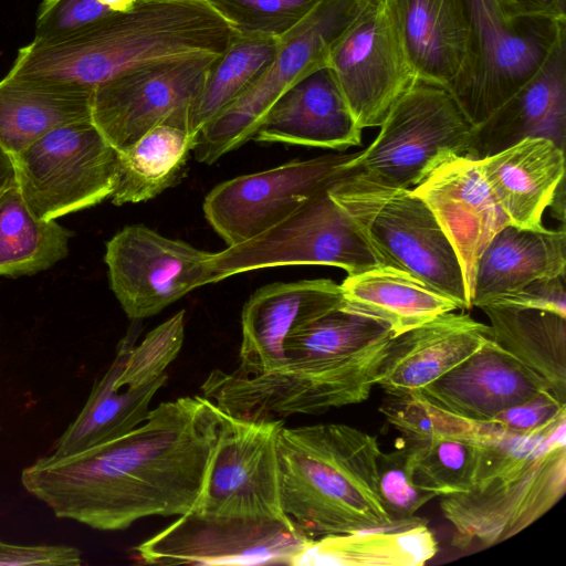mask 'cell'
<instances>
[{
    "instance_id": "1",
    "label": "cell",
    "mask_w": 566,
    "mask_h": 566,
    "mask_svg": "<svg viewBox=\"0 0 566 566\" xmlns=\"http://www.w3.org/2000/svg\"><path fill=\"white\" fill-rule=\"evenodd\" d=\"M218 407L200 396L160 402L132 431L23 468V489L57 518L123 531L148 516L192 511L219 434Z\"/></svg>"
},
{
    "instance_id": "2",
    "label": "cell",
    "mask_w": 566,
    "mask_h": 566,
    "mask_svg": "<svg viewBox=\"0 0 566 566\" xmlns=\"http://www.w3.org/2000/svg\"><path fill=\"white\" fill-rule=\"evenodd\" d=\"M234 33L210 0H138L62 38L32 40L7 75L94 90L144 66L219 55Z\"/></svg>"
},
{
    "instance_id": "3",
    "label": "cell",
    "mask_w": 566,
    "mask_h": 566,
    "mask_svg": "<svg viewBox=\"0 0 566 566\" xmlns=\"http://www.w3.org/2000/svg\"><path fill=\"white\" fill-rule=\"evenodd\" d=\"M380 451L376 436L348 424L283 426L277 437L283 512L312 539L395 525L378 490Z\"/></svg>"
},
{
    "instance_id": "4",
    "label": "cell",
    "mask_w": 566,
    "mask_h": 566,
    "mask_svg": "<svg viewBox=\"0 0 566 566\" xmlns=\"http://www.w3.org/2000/svg\"><path fill=\"white\" fill-rule=\"evenodd\" d=\"M328 192L355 222L380 265L410 274L460 310L472 307L455 250L412 189L385 186L348 170Z\"/></svg>"
},
{
    "instance_id": "5",
    "label": "cell",
    "mask_w": 566,
    "mask_h": 566,
    "mask_svg": "<svg viewBox=\"0 0 566 566\" xmlns=\"http://www.w3.org/2000/svg\"><path fill=\"white\" fill-rule=\"evenodd\" d=\"M368 0H316L277 38L276 52L258 81L196 134V159L212 164L253 138L272 105L293 85L328 67L331 53Z\"/></svg>"
},
{
    "instance_id": "6",
    "label": "cell",
    "mask_w": 566,
    "mask_h": 566,
    "mask_svg": "<svg viewBox=\"0 0 566 566\" xmlns=\"http://www.w3.org/2000/svg\"><path fill=\"white\" fill-rule=\"evenodd\" d=\"M470 34L465 65L450 87L473 126L482 123L543 65L566 38V20H511L499 0H459Z\"/></svg>"
},
{
    "instance_id": "7",
    "label": "cell",
    "mask_w": 566,
    "mask_h": 566,
    "mask_svg": "<svg viewBox=\"0 0 566 566\" xmlns=\"http://www.w3.org/2000/svg\"><path fill=\"white\" fill-rule=\"evenodd\" d=\"M472 129L448 90L418 82L345 169L385 186L412 189L448 159L464 156Z\"/></svg>"
},
{
    "instance_id": "8",
    "label": "cell",
    "mask_w": 566,
    "mask_h": 566,
    "mask_svg": "<svg viewBox=\"0 0 566 566\" xmlns=\"http://www.w3.org/2000/svg\"><path fill=\"white\" fill-rule=\"evenodd\" d=\"M566 491V424L536 453L476 483L441 496L453 527L451 544L492 546L524 531L554 507Z\"/></svg>"
},
{
    "instance_id": "9",
    "label": "cell",
    "mask_w": 566,
    "mask_h": 566,
    "mask_svg": "<svg viewBox=\"0 0 566 566\" xmlns=\"http://www.w3.org/2000/svg\"><path fill=\"white\" fill-rule=\"evenodd\" d=\"M387 342L338 365L318 369H279L252 376L212 370L203 397L224 412L250 418L272 413L317 415L366 400L377 385Z\"/></svg>"
},
{
    "instance_id": "10",
    "label": "cell",
    "mask_w": 566,
    "mask_h": 566,
    "mask_svg": "<svg viewBox=\"0 0 566 566\" xmlns=\"http://www.w3.org/2000/svg\"><path fill=\"white\" fill-rule=\"evenodd\" d=\"M117 150L91 118L56 127L12 158L14 179L41 219L93 207L109 198Z\"/></svg>"
},
{
    "instance_id": "11",
    "label": "cell",
    "mask_w": 566,
    "mask_h": 566,
    "mask_svg": "<svg viewBox=\"0 0 566 566\" xmlns=\"http://www.w3.org/2000/svg\"><path fill=\"white\" fill-rule=\"evenodd\" d=\"M324 189L261 234L211 254L214 282L238 273L301 264L337 266L348 275L380 265L350 217Z\"/></svg>"
},
{
    "instance_id": "12",
    "label": "cell",
    "mask_w": 566,
    "mask_h": 566,
    "mask_svg": "<svg viewBox=\"0 0 566 566\" xmlns=\"http://www.w3.org/2000/svg\"><path fill=\"white\" fill-rule=\"evenodd\" d=\"M218 412L217 443L192 511L293 524L280 496L277 437L283 420Z\"/></svg>"
},
{
    "instance_id": "13",
    "label": "cell",
    "mask_w": 566,
    "mask_h": 566,
    "mask_svg": "<svg viewBox=\"0 0 566 566\" xmlns=\"http://www.w3.org/2000/svg\"><path fill=\"white\" fill-rule=\"evenodd\" d=\"M328 67L361 129L380 126L419 82L389 0H368L334 46Z\"/></svg>"
},
{
    "instance_id": "14",
    "label": "cell",
    "mask_w": 566,
    "mask_h": 566,
    "mask_svg": "<svg viewBox=\"0 0 566 566\" xmlns=\"http://www.w3.org/2000/svg\"><path fill=\"white\" fill-rule=\"evenodd\" d=\"M313 541L292 523L189 511L134 552L156 565H294Z\"/></svg>"
},
{
    "instance_id": "15",
    "label": "cell",
    "mask_w": 566,
    "mask_h": 566,
    "mask_svg": "<svg viewBox=\"0 0 566 566\" xmlns=\"http://www.w3.org/2000/svg\"><path fill=\"white\" fill-rule=\"evenodd\" d=\"M354 154H328L242 175L216 186L203 212L228 247L248 241L284 220L348 170Z\"/></svg>"
},
{
    "instance_id": "16",
    "label": "cell",
    "mask_w": 566,
    "mask_h": 566,
    "mask_svg": "<svg viewBox=\"0 0 566 566\" xmlns=\"http://www.w3.org/2000/svg\"><path fill=\"white\" fill-rule=\"evenodd\" d=\"M217 56L153 64L96 86L91 120L117 153L159 124L189 127L190 108Z\"/></svg>"
},
{
    "instance_id": "17",
    "label": "cell",
    "mask_w": 566,
    "mask_h": 566,
    "mask_svg": "<svg viewBox=\"0 0 566 566\" xmlns=\"http://www.w3.org/2000/svg\"><path fill=\"white\" fill-rule=\"evenodd\" d=\"M211 254L137 224L125 227L106 243L104 259L122 308L130 319L142 321L214 283Z\"/></svg>"
},
{
    "instance_id": "18",
    "label": "cell",
    "mask_w": 566,
    "mask_h": 566,
    "mask_svg": "<svg viewBox=\"0 0 566 566\" xmlns=\"http://www.w3.org/2000/svg\"><path fill=\"white\" fill-rule=\"evenodd\" d=\"M433 212L460 260L471 302L475 265L509 220L495 202L476 160L454 156L412 188Z\"/></svg>"
},
{
    "instance_id": "19",
    "label": "cell",
    "mask_w": 566,
    "mask_h": 566,
    "mask_svg": "<svg viewBox=\"0 0 566 566\" xmlns=\"http://www.w3.org/2000/svg\"><path fill=\"white\" fill-rule=\"evenodd\" d=\"M342 304L340 285L328 279L280 282L256 290L242 310L240 364L234 371L252 376L283 367L286 336Z\"/></svg>"
},
{
    "instance_id": "20",
    "label": "cell",
    "mask_w": 566,
    "mask_h": 566,
    "mask_svg": "<svg viewBox=\"0 0 566 566\" xmlns=\"http://www.w3.org/2000/svg\"><path fill=\"white\" fill-rule=\"evenodd\" d=\"M527 138H546L565 150L566 38L533 76L473 126L464 157L480 160Z\"/></svg>"
},
{
    "instance_id": "21",
    "label": "cell",
    "mask_w": 566,
    "mask_h": 566,
    "mask_svg": "<svg viewBox=\"0 0 566 566\" xmlns=\"http://www.w3.org/2000/svg\"><path fill=\"white\" fill-rule=\"evenodd\" d=\"M547 390L553 391L541 376L491 338L416 392L448 412L486 422L501 410Z\"/></svg>"
},
{
    "instance_id": "22",
    "label": "cell",
    "mask_w": 566,
    "mask_h": 566,
    "mask_svg": "<svg viewBox=\"0 0 566 566\" xmlns=\"http://www.w3.org/2000/svg\"><path fill=\"white\" fill-rule=\"evenodd\" d=\"M491 338L490 326L470 315L441 314L390 338L377 386L394 397L419 391Z\"/></svg>"
},
{
    "instance_id": "23",
    "label": "cell",
    "mask_w": 566,
    "mask_h": 566,
    "mask_svg": "<svg viewBox=\"0 0 566 566\" xmlns=\"http://www.w3.org/2000/svg\"><path fill=\"white\" fill-rule=\"evenodd\" d=\"M357 125L329 67L289 88L253 135L256 142L345 149L360 144Z\"/></svg>"
},
{
    "instance_id": "24",
    "label": "cell",
    "mask_w": 566,
    "mask_h": 566,
    "mask_svg": "<svg viewBox=\"0 0 566 566\" xmlns=\"http://www.w3.org/2000/svg\"><path fill=\"white\" fill-rule=\"evenodd\" d=\"M476 164L511 224L545 228L543 213L564 180L565 150L546 138H527Z\"/></svg>"
},
{
    "instance_id": "25",
    "label": "cell",
    "mask_w": 566,
    "mask_h": 566,
    "mask_svg": "<svg viewBox=\"0 0 566 566\" xmlns=\"http://www.w3.org/2000/svg\"><path fill=\"white\" fill-rule=\"evenodd\" d=\"M138 322L134 321L135 324L119 342L115 358L95 381L81 411L54 441L52 453L69 454L107 442L126 434L147 419L150 401L167 381V375L135 389L115 387L138 338Z\"/></svg>"
},
{
    "instance_id": "26",
    "label": "cell",
    "mask_w": 566,
    "mask_h": 566,
    "mask_svg": "<svg viewBox=\"0 0 566 566\" xmlns=\"http://www.w3.org/2000/svg\"><path fill=\"white\" fill-rule=\"evenodd\" d=\"M419 82L446 90L460 76L470 34L459 0H389Z\"/></svg>"
},
{
    "instance_id": "27",
    "label": "cell",
    "mask_w": 566,
    "mask_h": 566,
    "mask_svg": "<svg viewBox=\"0 0 566 566\" xmlns=\"http://www.w3.org/2000/svg\"><path fill=\"white\" fill-rule=\"evenodd\" d=\"M565 229L532 230L511 223L490 240L475 265L471 305L482 307L495 296L534 280L564 276Z\"/></svg>"
},
{
    "instance_id": "28",
    "label": "cell",
    "mask_w": 566,
    "mask_h": 566,
    "mask_svg": "<svg viewBox=\"0 0 566 566\" xmlns=\"http://www.w3.org/2000/svg\"><path fill=\"white\" fill-rule=\"evenodd\" d=\"M93 90L38 78L0 80V148L11 158L50 130L91 118Z\"/></svg>"
},
{
    "instance_id": "29",
    "label": "cell",
    "mask_w": 566,
    "mask_h": 566,
    "mask_svg": "<svg viewBox=\"0 0 566 566\" xmlns=\"http://www.w3.org/2000/svg\"><path fill=\"white\" fill-rule=\"evenodd\" d=\"M339 285L343 308L386 324L394 336L460 310L450 297L390 266L347 275Z\"/></svg>"
},
{
    "instance_id": "30",
    "label": "cell",
    "mask_w": 566,
    "mask_h": 566,
    "mask_svg": "<svg viewBox=\"0 0 566 566\" xmlns=\"http://www.w3.org/2000/svg\"><path fill=\"white\" fill-rule=\"evenodd\" d=\"M438 549L426 521L413 516L387 527L315 538L293 566H421Z\"/></svg>"
},
{
    "instance_id": "31",
    "label": "cell",
    "mask_w": 566,
    "mask_h": 566,
    "mask_svg": "<svg viewBox=\"0 0 566 566\" xmlns=\"http://www.w3.org/2000/svg\"><path fill=\"white\" fill-rule=\"evenodd\" d=\"M492 339L541 376L566 403V316L555 312L485 305Z\"/></svg>"
},
{
    "instance_id": "32",
    "label": "cell",
    "mask_w": 566,
    "mask_h": 566,
    "mask_svg": "<svg viewBox=\"0 0 566 566\" xmlns=\"http://www.w3.org/2000/svg\"><path fill=\"white\" fill-rule=\"evenodd\" d=\"M195 137L188 126L163 123L118 153L112 202L147 201L174 186L181 178Z\"/></svg>"
},
{
    "instance_id": "33",
    "label": "cell",
    "mask_w": 566,
    "mask_h": 566,
    "mask_svg": "<svg viewBox=\"0 0 566 566\" xmlns=\"http://www.w3.org/2000/svg\"><path fill=\"white\" fill-rule=\"evenodd\" d=\"M392 336L386 324L339 306L286 336L283 367L318 369L335 366L369 352Z\"/></svg>"
},
{
    "instance_id": "34",
    "label": "cell",
    "mask_w": 566,
    "mask_h": 566,
    "mask_svg": "<svg viewBox=\"0 0 566 566\" xmlns=\"http://www.w3.org/2000/svg\"><path fill=\"white\" fill-rule=\"evenodd\" d=\"M72 232L39 218L24 201L15 179L0 193V275H31L69 254Z\"/></svg>"
},
{
    "instance_id": "35",
    "label": "cell",
    "mask_w": 566,
    "mask_h": 566,
    "mask_svg": "<svg viewBox=\"0 0 566 566\" xmlns=\"http://www.w3.org/2000/svg\"><path fill=\"white\" fill-rule=\"evenodd\" d=\"M277 49V38L235 32L227 49L211 63L202 88L189 113V128L196 134L264 73Z\"/></svg>"
},
{
    "instance_id": "36",
    "label": "cell",
    "mask_w": 566,
    "mask_h": 566,
    "mask_svg": "<svg viewBox=\"0 0 566 566\" xmlns=\"http://www.w3.org/2000/svg\"><path fill=\"white\" fill-rule=\"evenodd\" d=\"M412 480L436 496L470 491L476 482L482 444L467 439L411 441Z\"/></svg>"
},
{
    "instance_id": "37",
    "label": "cell",
    "mask_w": 566,
    "mask_h": 566,
    "mask_svg": "<svg viewBox=\"0 0 566 566\" xmlns=\"http://www.w3.org/2000/svg\"><path fill=\"white\" fill-rule=\"evenodd\" d=\"M389 397L379 410L407 440L453 438L485 444L501 430L493 422L474 421L440 409L417 392Z\"/></svg>"
},
{
    "instance_id": "38",
    "label": "cell",
    "mask_w": 566,
    "mask_h": 566,
    "mask_svg": "<svg viewBox=\"0 0 566 566\" xmlns=\"http://www.w3.org/2000/svg\"><path fill=\"white\" fill-rule=\"evenodd\" d=\"M184 337L185 311H179L133 346L115 387L135 389L165 375L179 354Z\"/></svg>"
},
{
    "instance_id": "39",
    "label": "cell",
    "mask_w": 566,
    "mask_h": 566,
    "mask_svg": "<svg viewBox=\"0 0 566 566\" xmlns=\"http://www.w3.org/2000/svg\"><path fill=\"white\" fill-rule=\"evenodd\" d=\"M238 33L280 38L291 30L316 0H210Z\"/></svg>"
},
{
    "instance_id": "40",
    "label": "cell",
    "mask_w": 566,
    "mask_h": 566,
    "mask_svg": "<svg viewBox=\"0 0 566 566\" xmlns=\"http://www.w3.org/2000/svg\"><path fill=\"white\" fill-rule=\"evenodd\" d=\"M410 442L378 455V490L382 505L394 522L412 518L436 495L412 480Z\"/></svg>"
},
{
    "instance_id": "41",
    "label": "cell",
    "mask_w": 566,
    "mask_h": 566,
    "mask_svg": "<svg viewBox=\"0 0 566 566\" xmlns=\"http://www.w3.org/2000/svg\"><path fill=\"white\" fill-rule=\"evenodd\" d=\"M113 10L98 0H42L34 41H51L73 33Z\"/></svg>"
},
{
    "instance_id": "42",
    "label": "cell",
    "mask_w": 566,
    "mask_h": 566,
    "mask_svg": "<svg viewBox=\"0 0 566 566\" xmlns=\"http://www.w3.org/2000/svg\"><path fill=\"white\" fill-rule=\"evenodd\" d=\"M566 416V403L553 391L541 392L497 412L490 422L515 433L543 431Z\"/></svg>"
},
{
    "instance_id": "43",
    "label": "cell",
    "mask_w": 566,
    "mask_h": 566,
    "mask_svg": "<svg viewBox=\"0 0 566 566\" xmlns=\"http://www.w3.org/2000/svg\"><path fill=\"white\" fill-rule=\"evenodd\" d=\"M485 305L537 308L566 316L565 275L534 280L516 290L495 296Z\"/></svg>"
},
{
    "instance_id": "44",
    "label": "cell",
    "mask_w": 566,
    "mask_h": 566,
    "mask_svg": "<svg viewBox=\"0 0 566 566\" xmlns=\"http://www.w3.org/2000/svg\"><path fill=\"white\" fill-rule=\"evenodd\" d=\"M82 563V552L75 546L0 539V566H78Z\"/></svg>"
},
{
    "instance_id": "45",
    "label": "cell",
    "mask_w": 566,
    "mask_h": 566,
    "mask_svg": "<svg viewBox=\"0 0 566 566\" xmlns=\"http://www.w3.org/2000/svg\"><path fill=\"white\" fill-rule=\"evenodd\" d=\"M513 21L526 19L566 20V0H499Z\"/></svg>"
},
{
    "instance_id": "46",
    "label": "cell",
    "mask_w": 566,
    "mask_h": 566,
    "mask_svg": "<svg viewBox=\"0 0 566 566\" xmlns=\"http://www.w3.org/2000/svg\"><path fill=\"white\" fill-rule=\"evenodd\" d=\"M14 180L12 158L0 148V193Z\"/></svg>"
},
{
    "instance_id": "47",
    "label": "cell",
    "mask_w": 566,
    "mask_h": 566,
    "mask_svg": "<svg viewBox=\"0 0 566 566\" xmlns=\"http://www.w3.org/2000/svg\"><path fill=\"white\" fill-rule=\"evenodd\" d=\"M114 11H122L130 8L137 0H98Z\"/></svg>"
},
{
    "instance_id": "48",
    "label": "cell",
    "mask_w": 566,
    "mask_h": 566,
    "mask_svg": "<svg viewBox=\"0 0 566 566\" xmlns=\"http://www.w3.org/2000/svg\"><path fill=\"white\" fill-rule=\"evenodd\" d=\"M138 1V0H137Z\"/></svg>"
}]
</instances>
